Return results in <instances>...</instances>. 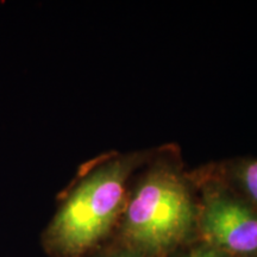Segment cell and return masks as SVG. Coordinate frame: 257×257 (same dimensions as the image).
<instances>
[{
    "mask_svg": "<svg viewBox=\"0 0 257 257\" xmlns=\"http://www.w3.org/2000/svg\"><path fill=\"white\" fill-rule=\"evenodd\" d=\"M136 155L99 163L78 180L42 234L50 257H87L110 234L126 206V182Z\"/></svg>",
    "mask_w": 257,
    "mask_h": 257,
    "instance_id": "1",
    "label": "cell"
},
{
    "mask_svg": "<svg viewBox=\"0 0 257 257\" xmlns=\"http://www.w3.org/2000/svg\"><path fill=\"white\" fill-rule=\"evenodd\" d=\"M195 218V207L181 176L168 167H159L142 180L127 201L121 233L135 251L161 255L187 238Z\"/></svg>",
    "mask_w": 257,
    "mask_h": 257,
    "instance_id": "2",
    "label": "cell"
},
{
    "mask_svg": "<svg viewBox=\"0 0 257 257\" xmlns=\"http://www.w3.org/2000/svg\"><path fill=\"white\" fill-rule=\"evenodd\" d=\"M207 242L232 257H257V210L227 194L208 195L200 216Z\"/></svg>",
    "mask_w": 257,
    "mask_h": 257,
    "instance_id": "3",
    "label": "cell"
},
{
    "mask_svg": "<svg viewBox=\"0 0 257 257\" xmlns=\"http://www.w3.org/2000/svg\"><path fill=\"white\" fill-rule=\"evenodd\" d=\"M239 179L250 200L255 204L257 210V161H249L242 166L239 172Z\"/></svg>",
    "mask_w": 257,
    "mask_h": 257,
    "instance_id": "4",
    "label": "cell"
},
{
    "mask_svg": "<svg viewBox=\"0 0 257 257\" xmlns=\"http://www.w3.org/2000/svg\"><path fill=\"white\" fill-rule=\"evenodd\" d=\"M186 257H232L218 250L213 246H204V248H198L189 252Z\"/></svg>",
    "mask_w": 257,
    "mask_h": 257,
    "instance_id": "5",
    "label": "cell"
},
{
    "mask_svg": "<svg viewBox=\"0 0 257 257\" xmlns=\"http://www.w3.org/2000/svg\"><path fill=\"white\" fill-rule=\"evenodd\" d=\"M94 255L89 256V257H144L142 253L135 251V250L130 249V250H112V251H102V252H92ZM88 257V256H87Z\"/></svg>",
    "mask_w": 257,
    "mask_h": 257,
    "instance_id": "6",
    "label": "cell"
}]
</instances>
